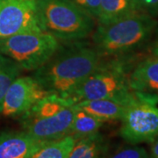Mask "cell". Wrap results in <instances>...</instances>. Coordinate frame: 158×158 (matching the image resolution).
<instances>
[{
    "mask_svg": "<svg viewBox=\"0 0 158 158\" xmlns=\"http://www.w3.org/2000/svg\"><path fill=\"white\" fill-rule=\"evenodd\" d=\"M42 30L60 42L84 40L92 34L96 20L69 0H36Z\"/></svg>",
    "mask_w": 158,
    "mask_h": 158,
    "instance_id": "obj_4",
    "label": "cell"
},
{
    "mask_svg": "<svg viewBox=\"0 0 158 158\" xmlns=\"http://www.w3.org/2000/svg\"><path fill=\"white\" fill-rule=\"evenodd\" d=\"M158 96L140 92V97L127 107L118 134L131 145L152 143L158 136Z\"/></svg>",
    "mask_w": 158,
    "mask_h": 158,
    "instance_id": "obj_7",
    "label": "cell"
},
{
    "mask_svg": "<svg viewBox=\"0 0 158 158\" xmlns=\"http://www.w3.org/2000/svg\"><path fill=\"white\" fill-rule=\"evenodd\" d=\"M140 12L134 0H101L97 22L107 25Z\"/></svg>",
    "mask_w": 158,
    "mask_h": 158,
    "instance_id": "obj_13",
    "label": "cell"
},
{
    "mask_svg": "<svg viewBox=\"0 0 158 158\" xmlns=\"http://www.w3.org/2000/svg\"><path fill=\"white\" fill-rule=\"evenodd\" d=\"M130 104L113 98H99L81 100L77 102L75 106L90 113L105 123L106 121L120 120L126 109Z\"/></svg>",
    "mask_w": 158,
    "mask_h": 158,
    "instance_id": "obj_12",
    "label": "cell"
},
{
    "mask_svg": "<svg viewBox=\"0 0 158 158\" xmlns=\"http://www.w3.org/2000/svg\"><path fill=\"white\" fill-rule=\"evenodd\" d=\"M150 157L158 158V136L156 139L152 142L151 151H150Z\"/></svg>",
    "mask_w": 158,
    "mask_h": 158,
    "instance_id": "obj_22",
    "label": "cell"
},
{
    "mask_svg": "<svg viewBox=\"0 0 158 158\" xmlns=\"http://www.w3.org/2000/svg\"><path fill=\"white\" fill-rule=\"evenodd\" d=\"M27 32H44L36 0H0V39Z\"/></svg>",
    "mask_w": 158,
    "mask_h": 158,
    "instance_id": "obj_8",
    "label": "cell"
},
{
    "mask_svg": "<svg viewBox=\"0 0 158 158\" xmlns=\"http://www.w3.org/2000/svg\"><path fill=\"white\" fill-rule=\"evenodd\" d=\"M158 28L156 18L136 13L107 25L98 24L92 46L105 59H118L142 48L153 39Z\"/></svg>",
    "mask_w": 158,
    "mask_h": 158,
    "instance_id": "obj_2",
    "label": "cell"
},
{
    "mask_svg": "<svg viewBox=\"0 0 158 158\" xmlns=\"http://www.w3.org/2000/svg\"><path fill=\"white\" fill-rule=\"evenodd\" d=\"M154 36L155 38L150 45V54L153 56H158V28Z\"/></svg>",
    "mask_w": 158,
    "mask_h": 158,
    "instance_id": "obj_21",
    "label": "cell"
},
{
    "mask_svg": "<svg viewBox=\"0 0 158 158\" xmlns=\"http://www.w3.org/2000/svg\"><path fill=\"white\" fill-rule=\"evenodd\" d=\"M75 104L71 98L48 94L19 117L21 129L41 142L68 135Z\"/></svg>",
    "mask_w": 158,
    "mask_h": 158,
    "instance_id": "obj_3",
    "label": "cell"
},
{
    "mask_svg": "<svg viewBox=\"0 0 158 158\" xmlns=\"http://www.w3.org/2000/svg\"><path fill=\"white\" fill-rule=\"evenodd\" d=\"M79 9L85 11L97 21L100 13V2L101 0H69Z\"/></svg>",
    "mask_w": 158,
    "mask_h": 158,
    "instance_id": "obj_19",
    "label": "cell"
},
{
    "mask_svg": "<svg viewBox=\"0 0 158 158\" xmlns=\"http://www.w3.org/2000/svg\"><path fill=\"white\" fill-rule=\"evenodd\" d=\"M125 63L118 59L103 58L100 65L83 82L69 98L81 100L113 98L130 104L140 97L131 90Z\"/></svg>",
    "mask_w": 158,
    "mask_h": 158,
    "instance_id": "obj_5",
    "label": "cell"
},
{
    "mask_svg": "<svg viewBox=\"0 0 158 158\" xmlns=\"http://www.w3.org/2000/svg\"><path fill=\"white\" fill-rule=\"evenodd\" d=\"M76 140L71 135H65L56 140L43 141L33 158H69Z\"/></svg>",
    "mask_w": 158,
    "mask_h": 158,
    "instance_id": "obj_16",
    "label": "cell"
},
{
    "mask_svg": "<svg viewBox=\"0 0 158 158\" xmlns=\"http://www.w3.org/2000/svg\"><path fill=\"white\" fill-rule=\"evenodd\" d=\"M41 143L22 129L0 131V158H33Z\"/></svg>",
    "mask_w": 158,
    "mask_h": 158,
    "instance_id": "obj_10",
    "label": "cell"
},
{
    "mask_svg": "<svg viewBox=\"0 0 158 158\" xmlns=\"http://www.w3.org/2000/svg\"><path fill=\"white\" fill-rule=\"evenodd\" d=\"M142 13L156 18L158 16V0H134Z\"/></svg>",
    "mask_w": 158,
    "mask_h": 158,
    "instance_id": "obj_20",
    "label": "cell"
},
{
    "mask_svg": "<svg viewBox=\"0 0 158 158\" xmlns=\"http://www.w3.org/2000/svg\"><path fill=\"white\" fill-rule=\"evenodd\" d=\"M61 42L47 32H27L0 39V55L11 58L22 70L34 71L48 61Z\"/></svg>",
    "mask_w": 158,
    "mask_h": 158,
    "instance_id": "obj_6",
    "label": "cell"
},
{
    "mask_svg": "<svg viewBox=\"0 0 158 158\" xmlns=\"http://www.w3.org/2000/svg\"><path fill=\"white\" fill-rule=\"evenodd\" d=\"M103 61L82 40L61 42L56 53L32 75L49 94L69 98Z\"/></svg>",
    "mask_w": 158,
    "mask_h": 158,
    "instance_id": "obj_1",
    "label": "cell"
},
{
    "mask_svg": "<svg viewBox=\"0 0 158 158\" xmlns=\"http://www.w3.org/2000/svg\"><path fill=\"white\" fill-rule=\"evenodd\" d=\"M74 117L69 135L76 141L98 132L104 122L90 113L73 106Z\"/></svg>",
    "mask_w": 158,
    "mask_h": 158,
    "instance_id": "obj_15",
    "label": "cell"
},
{
    "mask_svg": "<svg viewBox=\"0 0 158 158\" xmlns=\"http://www.w3.org/2000/svg\"><path fill=\"white\" fill-rule=\"evenodd\" d=\"M22 69L11 58L0 55V110L6 91L11 84L20 76Z\"/></svg>",
    "mask_w": 158,
    "mask_h": 158,
    "instance_id": "obj_17",
    "label": "cell"
},
{
    "mask_svg": "<svg viewBox=\"0 0 158 158\" xmlns=\"http://www.w3.org/2000/svg\"><path fill=\"white\" fill-rule=\"evenodd\" d=\"M122 147L113 153L111 157L114 158H148L150 157V154L142 147L131 145Z\"/></svg>",
    "mask_w": 158,
    "mask_h": 158,
    "instance_id": "obj_18",
    "label": "cell"
},
{
    "mask_svg": "<svg viewBox=\"0 0 158 158\" xmlns=\"http://www.w3.org/2000/svg\"><path fill=\"white\" fill-rule=\"evenodd\" d=\"M108 142L99 132L76 141L70 158H96L108 154Z\"/></svg>",
    "mask_w": 158,
    "mask_h": 158,
    "instance_id": "obj_14",
    "label": "cell"
},
{
    "mask_svg": "<svg viewBox=\"0 0 158 158\" xmlns=\"http://www.w3.org/2000/svg\"><path fill=\"white\" fill-rule=\"evenodd\" d=\"M48 94L33 76H19L6 91L0 114L8 118H19Z\"/></svg>",
    "mask_w": 158,
    "mask_h": 158,
    "instance_id": "obj_9",
    "label": "cell"
},
{
    "mask_svg": "<svg viewBox=\"0 0 158 158\" xmlns=\"http://www.w3.org/2000/svg\"><path fill=\"white\" fill-rule=\"evenodd\" d=\"M128 82L134 91L158 96V56L137 63L128 75Z\"/></svg>",
    "mask_w": 158,
    "mask_h": 158,
    "instance_id": "obj_11",
    "label": "cell"
}]
</instances>
